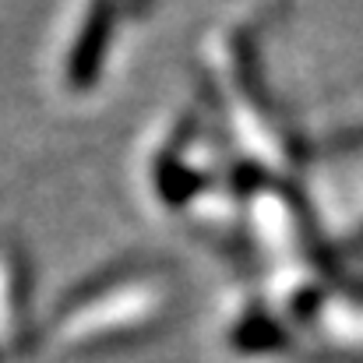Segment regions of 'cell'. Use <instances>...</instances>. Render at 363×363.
<instances>
[{
    "label": "cell",
    "instance_id": "3957f363",
    "mask_svg": "<svg viewBox=\"0 0 363 363\" xmlns=\"http://www.w3.org/2000/svg\"><path fill=\"white\" fill-rule=\"evenodd\" d=\"M130 7H134V11H141V7H148V0H130Z\"/></svg>",
    "mask_w": 363,
    "mask_h": 363
},
{
    "label": "cell",
    "instance_id": "6da1fadb",
    "mask_svg": "<svg viewBox=\"0 0 363 363\" xmlns=\"http://www.w3.org/2000/svg\"><path fill=\"white\" fill-rule=\"evenodd\" d=\"M117 11H121V0H92L89 4V14H85L82 32L71 46V57H67V82L74 92H89L96 85V78L106 64V53H110Z\"/></svg>",
    "mask_w": 363,
    "mask_h": 363
},
{
    "label": "cell",
    "instance_id": "7a4b0ae2",
    "mask_svg": "<svg viewBox=\"0 0 363 363\" xmlns=\"http://www.w3.org/2000/svg\"><path fill=\"white\" fill-rule=\"evenodd\" d=\"M28 307V268L21 254H0V332H14Z\"/></svg>",
    "mask_w": 363,
    "mask_h": 363
}]
</instances>
